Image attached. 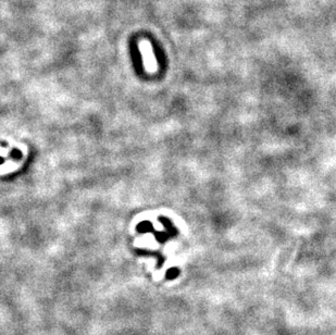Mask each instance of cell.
<instances>
[{
  "label": "cell",
  "instance_id": "6da1fadb",
  "mask_svg": "<svg viewBox=\"0 0 336 335\" xmlns=\"http://www.w3.org/2000/svg\"><path fill=\"white\" fill-rule=\"evenodd\" d=\"M140 49L143 56V61L145 64V68L150 72H155L158 68L157 59L155 55H153L151 44L148 40H141L140 43Z\"/></svg>",
  "mask_w": 336,
  "mask_h": 335
}]
</instances>
